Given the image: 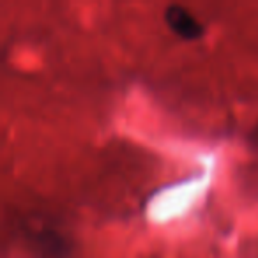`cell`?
<instances>
[{"instance_id":"1","label":"cell","mask_w":258,"mask_h":258,"mask_svg":"<svg viewBox=\"0 0 258 258\" xmlns=\"http://www.w3.org/2000/svg\"><path fill=\"white\" fill-rule=\"evenodd\" d=\"M165 22L182 39L195 41L204 36V25L182 6H168L165 9Z\"/></svg>"}]
</instances>
